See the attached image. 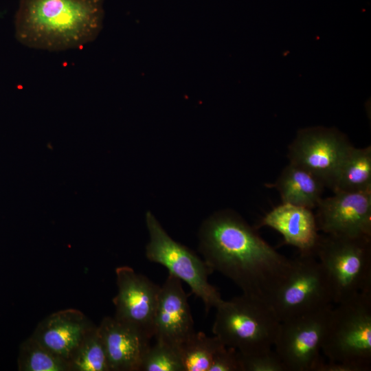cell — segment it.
<instances>
[{
  "label": "cell",
  "instance_id": "d6986e66",
  "mask_svg": "<svg viewBox=\"0 0 371 371\" xmlns=\"http://www.w3.org/2000/svg\"><path fill=\"white\" fill-rule=\"evenodd\" d=\"M18 369L21 371H70L68 361L47 350L32 336L20 346Z\"/></svg>",
  "mask_w": 371,
  "mask_h": 371
},
{
  "label": "cell",
  "instance_id": "8992f818",
  "mask_svg": "<svg viewBox=\"0 0 371 371\" xmlns=\"http://www.w3.org/2000/svg\"><path fill=\"white\" fill-rule=\"evenodd\" d=\"M149 241L146 247L148 260L164 266L169 274L184 282L204 304L207 313L223 300L218 289L209 282L213 273L205 260L187 247L173 240L155 216L146 214Z\"/></svg>",
  "mask_w": 371,
  "mask_h": 371
},
{
  "label": "cell",
  "instance_id": "7402d4cb",
  "mask_svg": "<svg viewBox=\"0 0 371 371\" xmlns=\"http://www.w3.org/2000/svg\"><path fill=\"white\" fill-rule=\"evenodd\" d=\"M238 355L242 371H286L282 361L275 350L250 355L238 352Z\"/></svg>",
  "mask_w": 371,
  "mask_h": 371
},
{
  "label": "cell",
  "instance_id": "7c38bea8",
  "mask_svg": "<svg viewBox=\"0 0 371 371\" xmlns=\"http://www.w3.org/2000/svg\"><path fill=\"white\" fill-rule=\"evenodd\" d=\"M194 321L182 282L168 274L160 290L153 322L155 341L179 347L194 333Z\"/></svg>",
  "mask_w": 371,
  "mask_h": 371
},
{
  "label": "cell",
  "instance_id": "6da1fadb",
  "mask_svg": "<svg viewBox=\"0 0 371 371\" xmlns=\"http://www.w3.org/2000/svg\"><path fill=\"white\" fill-rule=\"evenodd\" d=\"M199 251L212 271L231 280L243 293L271 302L293 265L238 214L215 212L201 225Z\"/></svg>",
  "mask_w": 371,
  "mask_h": 371
},
{
  "label": "cell",
  "instance_id": "cb8c5ba5",
  "mask_svg": "<svg viewBox=\"0 0 371 371\" xmlns=\"http://www.w3.org/2000/svg\"><path fill=\"white\" fill-rule=\"evenodd\" d=\"M371 365L350 362L322 361L315 368V371H369Z\"/></svg>",
  "mask_w": 371,
  "mask_h": 371
},
{
  "label": "cell",
  "instance_id": "ac0fdd59",
  "mask_svg": "<svg viewBox=\"0 0 371 371\" xmlns=\"http://www.w3.org/2000/svg\"><path fill=\"white\" fill-rule=\"evenodd\" d=\"M225 346L215 335L195 332L179 348L184 371H209L215 355Z\"/></svg>",
  "mask_w": 371,
  "mask_h": 371
},
{
  "label": "cell",
  "instance_id": "4fadbf2b",
  "mask_svg": "<svg viewBox=\"0 0 371 371\" xmlns=\"http://www.w3.org/2000/svg\"><path fill=\"white\" fill-rule=\"evenodd\" d=\"M110 371H139L151 338L114 317H105L99 326Z\"/></svg>",
  "mask_w": 371,
  "mask_h": 371
},
{
  "label": "cell",
  "instance_id": "7a4b0ae2",
  "mask_svg": "<svg viewBox=\"0 0 371 371\" xmlns=\"http://www.w3.org/2000/svg\"><path fill=\"white\" fill-rule=\"evenodd\" d=\"M104 0H20L14 16L16 40L30 48H80L99 34Z\"/></svg>",
  "mask_w": 371,
  "mask_h": 371
},
{
  "label": "cell",
  "instance_id": "9c48e42d",
  "mask_svg": "<svg viewBox=\"0 0 371 371\" xmlns=\"http://www.w3.org/2000/svg\"><path fill=\"white\" fill-rule=\"evenodd\" d=\"M353 146L335 128L312 126L300 129L289 146V162L308 170L332 188L337 170Z\"/></svg>",
  "mask_w": 371,
  "mask_h": 371
},
{
  "label": "cell",
  "instance_id": "9a60e30c",
  "mask_svg": "<svg viewBox=\"0 0 371 371\" xmlns=\"http://www.w3.org/2000/svg\"><path fill=\"white\" fill-rule=\"evenodd\" d=\"M259 227L277 231L283 237V244L297 248L300 254L315 256L320 235L312 210L282 203L265 214Z\"/></svg>",
  "mask_w": 371,
  "mask_h": 371
},
{
  "label": "cell",
  "instance_id": "2e32d148",
  "mask_svg": "<svg viewBox=\"0 0 371 371\" xmlns=\"http://www.w3.org/2000/svg\"><path fill=\"white\" fill-rule=\"evenodd\" d=\"M273 186L278 191L282 203L311 210L317 207L326 188L312 173L290 162L282 170Z\"/></svg>",
  "mask_w": 371,
  "mask_h": 371
},
{
  "label": "cell",
  "instance_id": "5b68a950",
  "mask_svg": "<svg viewBox=\"0 0 371 371\" xmlns=\"http://www.w3.org/2000/svg\"><path fill=\"white\" fill-rule=\"evenodd\" d=\"M332 308L322 352L328 361L371 365V291Z\"/></svg>",
  "mask_w": 371,
  "mask_h": 371
},
{
  "label": "cell",
  "instance_id": "ba28073f",
  "mask_svg": "<svg viewBox=\"0 0 371 371\" xmlns=\"http://www.w3.org/2000/svg\"><path fill=\"white\" fill-rule=\"evenodd\" d=\"M333 305L280 322L275 351L286 371H315Z\"/></svg>",
  "mask_w": 371,
  "mask_h": 371
},
{
  "label": "cell",
  "instance_id": "e0dca14e",
  "mask_svg": "<svg viewBox=\"0 0 371 371\" xmlns=\"http://www.w3.org/2000/svg\"><path fill=\"white\" fill-rule=\"evenodd\" d=\"M331 190L333 192L371 191V147L352 146L344 158Z\"/></svg>",
  "mask_w": 371,
  "mask_h": 371
},
{
  "label": "cell",
  "instance_id": "5bb4252c",
  "mask_svg": "<svg viewBox=\"0 0 371 371\" xmlns=\"http://www.w3.org/2000/svg\"><path fill=\"white\" fill-rule=\"evenodd\" d=\"M94 326L83 313L67 308L53 313L43 319L32 337L47 350L69 362L85 337Z\"/></svg>",
  "mask_w": 371,
  "mask_h": 371
},
{
  "label": "cell",
  "instance_id": "277c9868",
  "mask_svg": "<svg viewBox=\"0 0 371 371\" xmlns=\"http://www.w3.org/2000/svg\"><path fill=\"white\" fill-rule=\"evenodd\" d=\"M315 256L330 284L333 302L371 291V238L320 235Z\"/></svg>",
  "mask_w": 371,
  "mask_h": 371
},
{
  "label": "cell",
  "instance_id": "30bf717a",
  "mask_svg": "<svg viewBox=\"0 0 371 371\" xmlns=\"http://www.w3.org/2000/svg\"><path fill=\"white\" fill-rule=\"evenodd\" d=\"M117 293L114 317L135 327L151 339L160 286L128 266L116 268Z\"/></svg>",
  "mask_w": 371,
  "mask_h": 371
},
{
  "label": "cell",
  "instance_id": "44dd1931",
  "mask_svg": "<svg viewBox=\"0 0 371 371\" xmlns=\"http://www.w3.org/2000/svg\"><path fill=\"white\" fill-rule=\"evenodd\" d=\"M139 371H184L179 350L155 341L145 352Z\"/></svg>",
  "mask_w": 371,
  "mask_h": 371
},
{
  "label": "cell",
  "instance_id": "52a82bcc",
  "mask_svg": "<svg viewBox=\"0 0 371 371\" xmlns=\"http://www.w3.org/2000/svg\"><path fill=\"white\" fill-rule=\"evenodd\" d=\"M328 279L314 255L299 254L292 269L276 292L271 306L284 322L333 304Z\"/></svg>",
  "mask_w": 371,
  "mask_h": 371
},
{
  "label": "cell",
  "instance_id": "603a6c76",
  "mask_svg": "<svg viewBox=\"0 0 371 371\" xmlns=\"http://www.w3.org/2000/svg\"><path fill=\"white\" fill-rule=\"evenodd\" d=\"M209 371H242L238 350L225 346L215 355Z\"/></svg>",
  "mask_w": 371,
  "mask_h": 371
},
{
  "label": "cell",
  "instance_id": "3957f363",
  "mask_svg": "<svg viewBox=\"0 0 371 371\" xmlns=\"http://www.w3.org/2000/svg\"><path fill=\"white\" fill-rule=\"evenodd\" d=\"M216 309L212 330L225 346L244 355L272 349L280 322L270 304L242 293Z\"/></svg>",
  "mask_w": 371,
  "mask_h": 371
},
{
  "label": "cell",
  "instance_id": "8fae6325",
  "mask_svg": "<svg viewBox=\"0 0 371 371\" xmlns=\"http://www.w3.org/2000/svg\"><path fill=\"white\" fill-rule=\"evenodd\" d=\"M316 208L318 230L324 234L371 238V191L336 192Z\"/></svg>",
  "mask_w": 371,
  "mask_h": 371
},
{
  "label": "cell",
  "instance_id": "ffe728a7",
  "mask_svg": "<svg viewBox=\"0 0 371 371\" xmlns=\"http://www.w3.org/2000/svg\"><path fill=\"white\" fill-rule=\"evenodd\" d=\"M69 363L70 371H110L98 326L87 334Z\"/></svg>",
  "mask_w": 371,
  "mask_h": 371
}]
</instances>
